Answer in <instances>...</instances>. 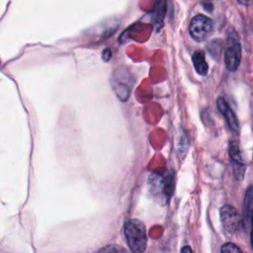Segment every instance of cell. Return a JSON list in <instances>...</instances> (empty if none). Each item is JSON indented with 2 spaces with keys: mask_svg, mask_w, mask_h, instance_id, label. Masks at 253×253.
Wrapping results in <instances>:
<instances>
[{
  "mask_svg": "<svg viewBox=\"0 0 253 253\" xmlns=\"http://www.w3.org/2000/svg\"><path fill=\"white\" fill-rule=\"evenodd\" d=\"M148 189L153 200L161 206L166 205L174 190L173 173L164 170L153 172L148 179Z\"/></svg>",
  "mask_w": 253,
  "mask_h": 253,
  "instance_id": "6da1fadb",
  "label": "cell"
},
{
  "mask_svg": "<svg viewBox=\"0 0 253 253\" xmlns=\"http://www.w3.org/2000/svg\"><path fill=\"white\" fill-rule=\"evenodd\" d=\"M124 234L126 241L132 252L141 253L147 245V236L144 224L137 219H130L125 223Z\"/></svg>",
  "mask_w": 253,
  "mask_h": 253,
  "instance_id": "7a4b0ae2",
  "label": "cell"
},
{
  "mask_svg": "<svg viewBox=\"0 0 253 253\" xmlns=\"http://www.w3.org/2000/svg\"><path fill=\"white\" fill-rule=\"evenodd\" d=\"M113 90L122 101H126L129 97L132 87L131 74L126 68H119L114 70L111 78Z\"/></svg>",
  "mask_w": 253,
  "mask_h": 253,
  "instance_id": "3957f363",
  "label": "cell"
},
{
  "mask_svg": "<svg viewBox=\"0 0 253 253\" xmlns=\"http://www.w3.org/2000/svg\"><path fill=\"white\" fill-rule=\"evenodd\" d=\"M241 61V44L234 32L228 35L224 51V63L228 71L234 72Z\"/></svg>",
  "mask_w": 253,
  "mask_h": 253,
  "instance_id": "277c9868",
  "label": "cell"
},
{
  "mask_svg": "<svg viewBox=\"0 0 253 253\" xmlns=\"http://www.w3.org/2000/svg\"><path fill=\"white\" fill-rule=\"evenodd\" d=\"M212 31V22L211 20L205 15L195 16L190 23L189 32L191 37L197 41L202 42L206 40Z\"/></svg>",
  "mask_w": 253,
  "mask_h": 253,
  "instance_id": "5b68a950",
  "label": "cell"
},
{
  "mask_svg": "<svg viewBox=\"0 0 253 253\" xmlns=\"http://www.w3.org/2000/svg\"><path fill=\"white\" fill-rule=\"evenodd\" d=\"M220 220L224 231L227 234L235 233L242 222L241 216L237 212V211L230 205H224L220 211Z\"/></svg>",
  "mask_w": 253,
  "mask_h": 253,
  "instance_id": "8992f818",
  "label": "cell"
},
{
  "mask_svg": "<svg viewBox=\"0 0 253 253\" xmlns=\"http://www.w3.org/2000/svg\"><path fill=\"white\" fill-rule=\"evenodd\" d=\"M228 155L233 169L235 179L242 180L245 172V164L243 162L239 145L236 141H230L228 146Z\"/></svg>",
  "mask_w": 253,
  "mask_h": 253,
  "instance_id": "52a82bcc",
  "label": "cell"
},
{
  "mask_svg": "<svg viewBox=\"0 0 253 253\" xmlns=\"http://www.w3.org/2000/svg\"><path fill=\"white\" fill-rule=\"evenodd\" d=\"M216 107L219 113L224 117L228 126L234 132H238L239 130V123L236 115L232 111V109L227 105L226 101L222 97H218L216 100Z\"/></svg>",
  "mask_w": 253,
  "mask_h": 253,
  "instance_id": "ba28073f",
  "label": "cell"
},
{
  "mask_svg": "<svg viewBox=\"0 0 253 253\" xmlns=\"http://www.w3.org/2000/svg\"><path fill=\"white\" fill-rule=\"evenodd\" d=\"M167 0H156L154 9L152 12V22L157 31L161 29L163 26V19L166 14L167 8Z\"/></svg>",
  "mask_w": 253,
  "mask_h": 253,
  "instance_id": "9c48e42d",
  "label": "cell"
},
{
  "mask_svg": "<svg viewBox=\"0 0 253 253\" xmlns=\"http://www.w3.org/2000/svg\"><path fill=\"white\" fill-rule=\"evenodd\" d=\"M192 61H193L194 67H195L198 74H200L202 76L207 75L208 70H209V66H208V63L205 59L204 51H202V50L195 51L193 53V56H192Z\"/></svg>",
  "mask_w": 253,
  "mask_h": 253,
  "instance_id": "30bf717a",
  "label": "cell"
},
{
  "mask_svg": "<svg viewBox=\"0 0 253 253\" xmlns=\"http://www.w3.org/2000/svg\"><path fill=\"white\" fill-rule=\"evenodd\" d=\"M253 216V185H250L245 193L244 207H243V219L244 222L248 221Z\"/></svg>",
  "mask_w": 253,
  "mask_h": 253,
  "instance_id": "8fae6325",
  "label": "cell"
},
{
  "mask_svg": "<svg viewBox=\"0 0 253 253\" xmlns=\"http://www.w3.org/2000/svg\"><path fill=\"white\" fill-rule=\"evenodd\" d=\"M220 251L222 253H240L242 252V250L237 246L235 245L234 243H231V242H227L225 244H223L220 248Z\"/></svg>",
  "mask_w": 253,
  "mask_h": 253,
  "instance_id": "7c38bea8",
  "label": "cell"
},
{
  "mask_svg": "<svg viewBox=\"0 0 253 253\" xmlns=\"http://www.w3.org/2000/svg\"><path fill=\"white\" fill-rule=\"evenodd\" d=\"M100 251H125L124 248H121V247H106V248H103L101 249Z\"/></svg>",
  "mask_w": 253,
  "mask_h": 253,
  "instance_id": "4fadbf2b",
  "label": "cell"
},
{
  "mask_svg": "<svg viewBox=\"0 0 253 253\" xmlns=\"http://www.w3.org/2000/svg\"><path fill=\"white\" fill-rule=\"evenodd\" d=\"M181 252H187V253H190V252H192V249H191L189 246H185V247H183V248L181 249Z\"/></svg>",
  "mask_w": 253,
  "mask_h": 253,
  "instance_id": "5bb4252c",
  "label": "cell"
},
{
  "mask_svg": "<svg viewBox=\"0 0 253 253\" xmlns=\"http://www.w3.org/2000/svg\"><path fill=\"white\" fill-rule=\"evenodd\" d=\"M252 228H251V246H252V249H253V216H252Z\"/></svg>",
  "mask_w": 253,
  "mask_h": 253,
  "instance_id": "9a60e30c",
  "label": "cell"
},
{
  "mask_svg": "<svg viewBox=\"0 0 253 253\" xmlns=\"http://www.w3.org/2000/svg\"><path fill=\"white\" fill-rule=\"evenodd\" d=\"M239 3H241V4H246L247 2H248V0H237Z\"/></svg>",
  "mask_w": 253,
  "mask_h": 253,
  "instance_id": "2e32d148",
  "label": "cell"
}]
</instances>
